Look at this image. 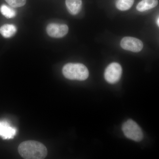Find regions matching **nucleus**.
<instances>
[{"mask_svg": "<svg viewBox=\"0 0 159 159\" xmlns=\"http://www.w3.org/2000/svg\"><path fill=\"white\" fill-rule=\"evenodd\" d=\"M64 77L71 80H84L88 78V69L84 65L81 63H69L66 64L62 69Z\"/></svg>", "mask_w": 159, "mask_h": 159, "instance_id": "f03ea898", "label": "nucleus"}, {"mask_svg": "<svg viewBox=\"0 0 159 159\" xmlns=\"http://www.w3.org/2000/svg\"><path fill=\"white\" fill-rule=\"evenodd\" d=\"M122 48L133 52H139L142 51L143 44L142 41L132 37L123 38L120 43Z\"/></svg>", "mask_w": 159, "mask_h": 159, "instance_id": "39448f33", "label": "nucleus"}, {"mask_svg": "<svg viewBox=\"0 0 159 159\" xmlns=\"http://www.w3.org/2000/svg\"><path fill=\"white\" fill-rule=\"evenodd\" d=\"M158 0H142L137 5L136 9L139 11H144L153 9L157 6Z\"/></svg>", "mask_w": 159, "mask_h": 159, "instance_id": "1a4fd4ad", "label": "nucleus"}, {"mask_svg": "<svg viewBox=\"0 0 159 159\" xmlns=\"http://www.w3.org/2000/svg\"><path fill=\"white\" fill-rule=\"evenodd\" d=\"M66 4L68 10L73 15L78 14L82 7L81 0H66Z\"/></svg>", "mask_w": 159, "mask_h": 159, "instance_id": "6e6552de", "label": "nucleus"}, {"mask_svg": "<svg viewBox=\"0 0 159 159\" xmlns=\"http://www.w3.org/2000/svg\"><path fill=\"white\" fill-rule=\"evenodd\" d=\"M16 27L13 25L6 24L0 27V33L6 38L12 37L16 34Z\"/></svg>", "mask_w": 159, "mask_h": 159, "instance_id": "9d476101", "label": "nucleus"}, {"mask_svg": "<svg viewBox=\"0 0 159 159\" xmlns=\"http://www.w3.org/2000/svg\"><path fill=\"white\" fill-rule=\"evenodd\" d=\"M11 7L18 8L25 6L26 0H5Z\"/></svg>", "mask_w": 159, "mask_h": 159, "instance_id": "ddd939ff", "label": "nucleus"}, {"mask_svg": "<svg viewBox=\"0 0 159 159\" xmlns=\"http://www.w3.org/2000/svg\"><path fill=\"white\" fill-rule=\"evenodd\" d=\"M49 36L54 38H60L65 36L69 31V28L66 25L51 23L46 29Z\"/></svg>", "mask_w": 159, "mask_h": 159, "instance_id": "423d86ee", "label": "nucleus"}, {"mask_svg": "<svg viewBox=\"0 0 159 159\" xmlns=\"http://www.w3.org/2000/svg\"><path fill=\"white\" fill-rule=\"evenodd\" d=\"M122 68L119 63L113 62L107 66L104 72V78L109 83L115 84L120 80Z\"/></svg>", "mask_w": 159, "mask_h": 159, "instance_id": "20e7f679", "label": "nucleus"}, {"mask_svg": "<svg viewBox=\"0 0 159 159\" xmlns=\"http://www.w3.org/2000/svg\"><path fill=\"white\" fill-rule=\"evenodd\" d=\"M122 130L125 136L135 142L142 141L143 134L141 127L131 119L125 122L122 126Z\"/></svg>", "mask_w": 159, "mask_h": 159, "instance_id": "7ed1b4c3", "label": "nucleus"}, {"mask_svg": "<svg viewBox=\"0 0 159 159\" xmlns=\"http://www.w3.org/2000/svg\"><path fill=\"white\" fill-rule=\"evenodd\" d=\"M157 25H158V26L159 27V17L157 19Z\"/></svg>", "mask_w": 159, "mask_h": 159, "instance_id": "4468645a", "label": "nucleus"}, {"mask_svg": "<svg viewBox=\"0 0 159 159\" xmlns=\"http://www.w3.org/2000/svg\"><path fill=\"white\" fill-rule=\"evenodd\" d=\"M18 151L20 155L26 159H43L48 155V150L43 144L32 140L22 142Z\"/></svg>", "mask_w": 159, "mask_h": 159, "instance_id": "f257e3e1", "label": "nucleus"}, {"mask_svg": "<svg viewBox=\"0 0 159 159\" xmlns=\"http://www.w3.org/2000/svg\"><path fill=\"white\" fill-rule=\"evenodd\" d=\"M0 11L2 14L7 18H12L16 15V11L14 9L5 5H2L1 6Z\"/></svg>", "mask_w": 159, "mask_h": 159, "instance_id": "f8f14e48", "label": "nucleus"}, {"mask_svg": "<svg viewBox=\"0 0 159 159\" xmlns=\"http://www.w3.org/2000/svg\"><path fill=\"white\" fill-rule=\"evenodd\" d=\"M16 128L12 127L6 120L0 121V137L3 139L14 138L16 134Z\"/></svg>", "mask_w": 159, "mask_h": 159, "instance_id": "0eeeda50", "label": "nucleus"}, {"mask_svg": "<svg viewBox=\"0 0 159 159\" xmlns=\"http://www.w3.org/2000/svg\"><path fill=\"white\" fill-rule=\"evenodd\" d=\"M134 3V0H117L116 6L121 11H125L130 9Z\"/></svg>", "mask_w": 159, "mask_h": 159, "instance_id": "9b49d317", "label": "nucleus"}]
</instances>
